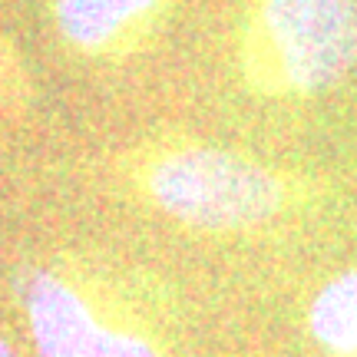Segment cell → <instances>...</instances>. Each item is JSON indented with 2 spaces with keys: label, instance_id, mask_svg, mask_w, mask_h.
Segmentation results:
<instances>
[{
  "label": "cell",
  "instance_id": "cell-1",
  "mask_svg": "<svg viewBox=\"0 0 357 357\" xmlns=\"http://www.w3.org/2000/svg\"><path fill=\"white\" fill-rule=\"evenodd\" d=\"M139 178L162 215L199 231L258 229L318 195L311 178L208 142L155 149Z\"/></svg>",
  "mask_w": 357,
  "mask_h": 357
},
{
  "label": "cell",
  "instance_id": "cell-2",
  "mask_svg": "<svg viewBox=\"0 0 357 357\" xmlns=\"http://www.w3.org/2000/svg\"><path fill=\"white\" fill-rule=\"evenodd\" d=\"M238 70L261 100H311L357 70V0H248Z\"/></svg>",
  "mask_w": 357,
  "mask_h": 357
},
{
  "label": "cell",
  "instance_id": "cell-3",
  "mask_svg": "<svg viewBox=\"0 0 357 357\" xmlns=\"http://www.w3.org/2000/svg\"><path fill=\"white\" fill-rule=\"evenodd\" d=\"M37 357H162L142 334L109 324L86 298L43 268H24L17 278Z\"/></svg>",
  "mask_w": 357,
  "mask_h": 357
},
{
  "label": "cell",
  "instance_id": "cell-4",
  "mask_svg": "<svg viewBox=\"0 0 357 357\" xmlns=\"http://www.w3.org/2000/svg\"><path fill=\"white\" fill-rule=\"evenodd\" d=\"M166 0H56L60 37L83 53H113L142 37Z\"/></svg>",
  "mask_w": 357,
  "mask_h": 357
},
{
  "label": "cell",
  "instance_id": "cell-5",
  "mask_svg": "<svg viewBox=\"0 0 357 357\" xmlns=\"http://www.w3.org/2000/svg\"><path fill=\"white\" fill-rule=\"evenodd\" d=\"M307 334L324 357H357V268L321 284L307 307Z\"/></svg>",
  "mask_w": 357,
  "mask_h": 357
},
{
  "label": "cell",
  "instance_id": "cell-6",
  "mask_svg": "<svg viewBox=\"0 0 357 357\" xmlns=\"http://www.w3.org/2000/svg\"><path fill=\"white\" fill-rule=\"evenodd\" d=\"M0 357H17L10 351V344H7V341H3V337H0Z\"/></svg>",
  "mask_w": 357,
  "mask_h": 357
}]
</instances>
